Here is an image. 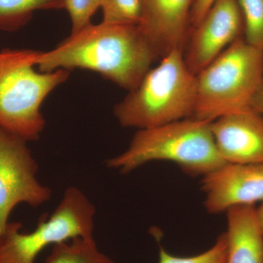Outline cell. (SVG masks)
<instances>
[{
  "instance_id": "e0dca14e",
  "label": "cell",
  "mask_w": 263,
  "mask_h": 263,
  "mask_svg": "<svg viewBox=\"0 0 263 263\" xmlns=\"http://www.w3.org/2000/svg\"><path fill=\"white\" fill-rule=\"evenodd\" d=\"M228 240L226 232L216 238L214 245L205 252L191 257H179L160 247L159 263H227Z\"/></svg>"
},
{
  "instance_id": "277c9868",
  "label": "cell",
  "mask_w": 263,
  "mask_h": 263,
  "mask_svg": "<svg viewBox=\"0 0 263 263\" xmlns=\"http://www.w3.org/2000/svg\"><path fill=\"white\" fill-rule=\"evenodd\" d=\"M41 51L4 49L0 51V127L27 141L39 139L46 126L41 106L70 71L38 72Z\"/></svg>"
},
{
  "instance_id": "ba28073f",
  "label": "cell",
  "mask_w": 263,
  "mask_h": 263,
  "mask_svg": "<svg viewBox=\"0 0 263 263\" xmlns=\"http://www.w3.org/2000/svg\"><path fill=\"white\" fill-rule=\"evenodd\" d=\"M243 34L238 0H216L202 20L190 29L183 50L188 68L197 76Z\"/></svg>"
},
{
  "instance_id": "52a82bcc",
  "label": "cell",
  "mask_w": 263,
  "mask_h": 263,
  "mask_svg": "<svg viewBox=\"0 0 263 263\" xmlns=\"http://www.w3.org/2000/svg\"><path fill=\"white\" fill-rule=\"evenodd\" d=\"M27 142L0 127V235L13 209L21 203L39 207L52 190L38 181V164Z\"/></svg>"
},
{
  "instance_id": "2e32d148",
  "label": "cell",
  "mask_w": 263,
  "mask_h": 263,
  "mask_svg": "<svg viewBox=\"0 0 263 263\" xmlns=\"http://www.w3.org/2000/svg\"><path fill=\"white\" fill-rule=\"evenodd\" d=\"M243 22V39L263 51V0H238Z\"/></svg>"
},
{
  "instance_id": "5b68a950",
  "label": "cell",
  "mask_w": 263,
  "mask_h": 263,
  "mask_svg": "<svg viewBox=\"0 0 263 263\" xmlns=\"http://www.w3.org/2000/svg\"><path fill=\"white\" fill-rule=\"evenodd\" d=\"M263 80V51L235 41L196 76L193 119L212 122L252 108Z\"/></svg>"
},
{
  "instance_id": "ffe728a7",
  "label": "cell",
  "mask_w": 263,
  "mask_h": 263,
  "mask_svg": "<svg viewBox=\"0 0 263 263\" xmlns=\"http://www.w3.org/2000/svg\"><path fill=\"white\" fill-rule=\"evenodd\" d=\"M252 110L257 112L263 117V80L258 92L256 95L252 105Z\"/></svg>"
},
{
  "instance_id": "9a60e30c",
  "label": "cell",
  "mask_w": 263,
  "mask_h": 263,
  "mask_svg": "<svg viewBox=\"0 0 263 263\" xmlns=\"http://www.w3.org/2000/svg\"><path fill=\"white\" fill-rule=\"evenodd\" d=\"M103 23L138 26L142 18L141 0H102Z\"/></svg>"
},
{
  "instance_id": "3957f363",
  "label": "cell",
  "mask_w": 263,
  "mask_h": 263,
  "mask_svg": "<svg viewBox=\"0 0 263 263\" xmlns=\"http://www.w3.org/2000/svg\"><path fill=\"white\" fill-rule=\"evenodd\" d=\"M196 76L183 51L174 50L151 68L136 88L115 105L114 114L123 127L146 129L193 117Z\"/></svg>"
},
{
  "instance_id": "4fadbf2b",
  "label": "cell",
  "mask_w": 263,
  "mask_h": 263,
  "mask_svg": "<svg viewBox=\"0 0 263 263\" xmlns=\"http://www.w3.org/2000/svg\"><path fill=\"white\" fill-rule=\"evenodd\" d=\"M45 263H116L93 238H76L53 245Z\"/></svg>"
},
{
  "instance_id": "d6986e66",
  "label": "cell",
  "mask_w": 263,
  "mask_h": 263,
  "mask_svg": "<svg viewBox=\"0 0 263 263\" xmlns=\"http://www.w3.org/2000/svg\"><path fill=\"white\" fill-rule=\"evenodd\" d=\"M215 1L216 0H195L190 17L191 29L202 20Z\"/></svg>"
},
{
  "instance_id": "30bf717a",
  "label": "cell",
  "mask_w": 263,
  "mask_h": 263,
  "mask_svg": "<svg viewBox=\"0 0 263 263\" xmlns=\"http://www.w3.org/2000/svg\"><path fill=\"white\" fill-rule=\"evenodd\" d=\"M195 0H141L138 27L158 60L176 49L183 50L190 34Z\"/></svg>"
},
{
  "instance_id": "9c48e42d",
  "label": "cell",
  "mask_w": 263,
  "mask_h": 263,
  "mask_svg": "<svg viewBox=\"0 0 263 263\" xmlns=\"http://www.w3.org/2000/svg\"><path fill=\"white\" fill-rule=\"evenodd\" d=\"M205 207L212 214L263 202L262 163H224L201 180Z\"/></svg>"
},
{
  "instance_id": "6da1fadb",
  "label": "cell",
  "mask_w": 263,
  "mask_h": 263,
  "mask_svg": "<svg viewBox=\"0 0 263 263\" xmlns=\"http://www.w3.org/2000/svg\"><path fill=\"white\" fill-rule=\"evenodd\" d=\"M157 60L138 26L101 22L71 33L51 51H41L37 67L44 72L75 68L94 71L129 91Z\"/></svg>"
},
{
  "instance_id": "5bb4252c",
  "label": "cell",
  "mask_w": 263,
  "mask_h": 263,
  "mask_svg": "<svg viewBox=\"0 0 263 263\" xmlns=\"http://www.w3.org/2000/svg\"><path fill=\"white\" fill-rule=\"evenodd\" d=\"M65 0H0V29L14 30L37 10L60 9Z\"/></svg>"
},
{
  "instance_id": "ac0fdd59",
  "label": "cell",
  "mask_w": 263,
  "mask_h": 263,
  "mask_svg": "<svg viewBox=\"0 0 263 263\" xmlns=\"http://www.w3.org/2000/svg\"><path fill=\"white\" fill-rule=\"evenodd\" d=\"M102 0H65L64 8L70 17L72 32H79L91 24V18L101 5Z\"/></svg>"
},
{
  "instance_id": "7c38bea8",
  "label": "cell",
  "mask_w": 263,
  "mask_h": 263,
  "mask_svg": "<svg viewBox=\"0 0 263 263\" xmlns=\"http://www.w3.org/2000/svg\"><path fill=\"white\" fill-rule=\"evenodd\" d=\"M227 263H263V233L254 205L232 207L227 211Z\"/></svg>"
},
{
  "instance_id": "8fae6325",
  "label": "cell",
  "mask_w": 263,
  "mask_h": 263,
  "mask_svg": "<svg viewBox=\"0 0 263 263\" xmlns=\"http://www.w3.org/2000/svg\"><path fill=\"white\" fill-rule=\"evenodd\" d=\"M218 152L227 163L263 162V117L252 109L211 122Z\"/></svg>"
},
{
  "instance_id": "7a4b0ae2",
  "label": "cell",
  "mask_w": 263,
  "mask_h": 263,
  "mask_svg": "<svg viewBox=\"0 0 263 263\" xmlns=\"http://www.w3.org/2000/svg\"><path fill=\"white\" fill-rule=\"evenodd\" d=\"M155 161L173 162L188 176L202 177L226 163L216 148L211 122L187 118L138 129L127 149L105 165L128 174Z\"/></svg>"
},
{
  "instance_id": "44dd1931",
  "label": "cell",
  "mask_w": 263,
  "mask_h": 263,
  "mask_svg": "<svg viewBox=\"0 0 263 263\" xmlns=\"http://www.w3.org/2000/svg\"><path fill=\"white\" fill-rule=\"evenodd\" d=\"M256 212H257V218L259 228L263 233V202L258 209H256Z\"/></svg>"
},
{
  "instance_id": "8992f818",
  "label": "cell",
  "mask_w": 263,
  "mask_h": 263,
  "mask_svg": "<svg viewBox=\"0 0 263 263\" xmlns=\"http://www.w3.org/2000/svg\"><path fill=\"white\" fill-rule=\"evenodd\" d=\"M96 209L80 189H66L51 215L43 216L37 228L22 233V223L9 221L0 235V263H36L48 246L76 238L94 237Z\"/></svg>"
}]
</instances>
